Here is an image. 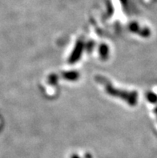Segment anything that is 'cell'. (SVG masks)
<instances>
[{
  "instance_id": "cell-1",
  "label": "cell",
  "mask_w": 157,
  "mask_h": 158,
  "mask_svg": "<svg viewBox=\"0 0 157 158\" xmlns=\"http://www.w3.org/2000/svg\"><path fill=\"white\" fill-rule=\"evenodd\" d=\"M147 99L150 102L153 103V104L157 102V96L154 93H151V92H150L149 94H147Z\"/></svg>"
},
{
  "instance_id": "cell-2",
  "label": "cell",
  "mask_w": 157,
  "mask_h": 158,
  "mask_svg": "<svg viewBox=\"0 0 157 158\" xmlns=\"http://www.w3.org/2000/svg\"><path fill=\"white\" fill-rule=\"evenodd\" d=\"M73 158H79V157H78V156H73Z\"/></svg>"
},
{
  "instance_id": "cell-3",
  "label": "cell",
  "mask_w": 157,
  "mask_h": 158,
  "mask_svg": "<svg viewBox=\"0 0 157 158\" xmlns=\"http://www.w3.org/2000/svg\"><path fill=\"white\" fill-rule=\"evenodd\" d=\"M155 112H156V114H157V108H156V110H155Z\"/></svg>"
}]
</instances>
